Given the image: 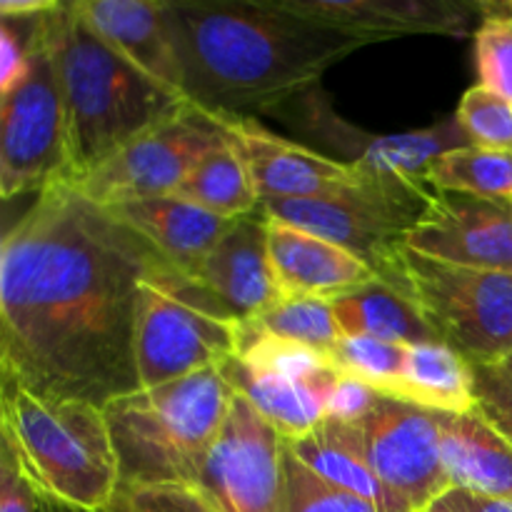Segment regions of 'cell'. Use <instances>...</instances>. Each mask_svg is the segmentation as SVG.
I'll list each match as a JSON object with an SVG mask.
<instances>
[{
    "label": "cell",
    "mask_w": 512,
    "mask_h": 512,
    "mask_svg": "<svg viewBox=\"0 0 512 512\" xmlns=\"http://www.w3.org/2000/svg\"><path fill=\"white\" fill-rule=\"evenodd\" d=\"M160 260L70 183L40 193L0 248L3 383L98 408L140 390L135 313Z\"/></svg>",
    "instance_id": "1"
},
{
    "label": "cell",
    "mask_w": 512,
    "mask_h": 512,
    "mask_svg": "<svg viewBox=\"0 0 512 512\" xmlns=\"http://www.w3.org/2000/svg\"><path fill=\"white\" fill-rule=\"evenodd\" d=\"M170 15L188 103L233 118L278 108L365 45L278 0L170 3Z\"/></svg>",
    "instance_id": "2"
},
{
    "label": "cell",
    "mask_w": 512,
    "mask_h": 512,
    "mask_svg": "<svg viewBox=\"0 0 512 512\" xmlns=\"http://www.w3.org/2000/svg\"><path fill=\"white\" fill-rule=\"evenodd\" d=\"M43 25L68 113L70 185L188 103L108 48L75 3H58Z\"/></svg>",
    "instance_id": "3"
},
{
    "label": "cell",
    "mask_w": 512,
    "mask_h": 512,
    "mask_svg": "<svg viewBox=\"0 0 512 512\" xmlns=\"http://www.w3.org/2000/svg\"><path fill=\"white\" fill-rule=\"evenodd\" d=\"M233 398V385L213 368L110 400L103 413L120 483H198Z\"/></svg>",
    "instance_id": "4"
},
{
    "label": "cell",
    "mask_w": 512,
    "mask_h": 512,
    "mask_svg": "<svg viewBox=\"0 0 512 512\" xmlns=\"http://www.w3.org/2000/svg\"><path fill=\"white\" fill-rule=\"evenodd\" d=\"M0 433L40 495L83 512H103L120 483L103 408L43 398L3 383Z\"/></svg>",
    "instance_id": "5"
},
{
    "label": "cell",
    "mask_w": 512,
    "mask_h": 512,
    "mask_svg": "<svg viewBox=\"0 0 512 512\" xmlns=\"http://www.w3.org/2000/svg\"><path fill=\"white\" fill-rule=\"evenodd\" d=\"M388 285L410 295L440 343L473 368L498 365L512 353V273L460 268L405 248Z\"/></svg>",
    "instance_id": "6"
},
{
    "label": "cell",
    "mask_w": 512,
    "mask_h": 512,
    "mask_svg": "<svg viewBox=\"0 0 512 512\" xmlns=\"http://www.w3.org/2000/svg\"><path fill=\"white\" fill-rule=\"evenodd\" d=\"M430 193L433 188L370 175L368 183L358 188L318 198L265 200L260 208L268 218L340 245L363 260L383 283H390Z\"/></svg>",
    "instance_id": "7"
},
{
    "label": "cell",
    "mask_w": 512,
    "mask_h": 512,
    "mask_svg": "<svg viewBox=\"0 0 512 512\" xmlns=\"http://www.w3.org/2000/svg\"><path fill=\"white\" fill-rule=\"evenodd\" d=\"M45 15L33 18L28 73L0 93V195L5 200L70 183L68 113L45 38Z\"/></svg>",
    "instance_id": "8"
},
{
    "label": "cell",
    "mask_w": 512,
    "mask_h": 512,
    "mask_svg": "<svg viewBox=\"0 0 512 512\" xmlns=\"http://www.w3.org/2000/svg\"><path fill=\"white\" fill-rule=\"evenodd\" d=\"M228 140L225 115L185 103L73 188L103 208L173 195L195 163Z\"/></svg>",
    "instance_id": "9"
},
{
    "label": "cell",
    "mask_w": 512,
    "mask_h": 512,
    "mask_svg": "<svg viewBox=\"0 0 512 512\" xmlns=\"http://www.w3.org/2000/svg\"><path fill=\"white\" fill-rule=\"evenodd\" d=\"M175 298L230 323H250L278 303L268 253V215L263 208L243 215L210 253L188 268L160 260L148 273Z\"/></svg>",
    "instance_id": "10"
},
{
    "label": "cell",
    "mask_w": 512,
    "mask_h": 512,
    "mask_svg": "<svg viewBox=\"0 0 512 512\" xmlns=\"http://www.w3.org/2000/svg\"><path fill=\"white\" fill-rule=\"evenodd\" d=\"M243 325L220 320L145 278L135 313L140 388H158L220 368L238 355Z\"/></svg>",
    "instance_id": "11"
},
{
    "label": "cell",
    "mask_w": 512,
    "mask_h": 512,
    "mask_svg": "<svg viewBox=\"0 0 512 512\" xmlns=\"http://www.w3.org/2000/svg\"><path fill=\"white\" fill-rule=\"evenodd\" d=\"M348 425L373 473L408 512H423L450 490L440 450V413L378 395L373 408Z\"/></svg>",
    "instance_id": "12"
},
{
    "label": "cell",
    "mask_w": 512,
    "mask_h": 512,
    "mask_svg": "<svg viewBox=\"0 0 512 512\" xmlns=\"http://www.w3.org/2000/svg\"><path fill=\"white\" fill-rule=\"evenodd\" d=\"M283 435L235 393L195 488L218 512H278Z\"/></svg>",
    "instance_id": "13"
},
{
    "label": "cell",
    "mask_w": 512,
    "mask_h": 512,
    "mask_svg": "<svg viewBox=\"0 0 512 512\" xmlns=\"http://www.w3.org/2000/svg\"><path fill=\"white\" fill-rule=\"evenodd\" d=\"M405 245L440 263L512 273V203L433 190Z\"/></svg>",
    "instance_id": "14"
},
{
    "label": "cell",
    "mask_w": 512,
    "mask_h": 512,
    "mask_svg": "<svg viewBox=\"0 0 512 512\" xmlns=\"http://www.w3.org/2000/svg\"><path fill=\"white\" fill-rule=\"evenodd\" d=\"M225 118H228L230 140L248 165L260 203L318 198V195L358 188L370 180V173H365L358 163H340L305 145L290 143L265 130L253 118H233V115Z\"/></svg>",
    "instance_id": "15"
},
{
    "label": "cell",
    "mask_w": 512,
    "mask_h": 512,
    "mask_svg": "<svg viewBox=\"0 0 512 512\" xmlns=\"http://www.w3.org/2000/svg\"><path fill=\"white\" fill-rule=\"evenodd\" d=\"M280 8L365 45L403 35H468L470 5L455 0H278Z\"/></svg>",
    "instance_id": "16"
},
{
    "label": "cell",
    "mask_w": 512,
    "mask_h": 512,
    "mask_svg": "<svg viewBox=\"0 0 512 512\" xmlns=\"http://www.w3.org/2000/svg\"><path fill=\"white\" fill-rule=\"evenodd\" d=\"M78 13L108 48L143 70L170 93L185 98L183 60L170 3L155 0H73Z\"/></svg>",
    "instance_id": "17"
},
{
    "label": "cell",
    "mask_w": 512,
    "mask_h": 512,
    "mask_svg": "<svg viewBox=\"0 0 512 512\" xmlns=\"http://www.w3.org/2000/svg\"><path fill=\"white\" fill-rule=\"evenodd\" d=\"M268 253L280 298L308 295L335 300L378 280L363 260L340 245L275 218H268Z\"/></svg>",
    "instance_id": "18"
},
{
    "label": "cell",
    "mask_w": 512,
    "mask_h": 512,
    "mask_svg": "<svg viewBox=\"0 0 512 512\" xmlns=\"http://www.w3.org/2000/svg\"><path fill=\"white\" fill-rule=\"evenodd\" d=\"M440 450L450 488L512 500V443L480 413H440Z\"/></svg>",
    "instance_id": "19"
},
{
    "label": "cell",
    "mask_w": 512,
    "mask_h": 512,
    "mask_svg": "<svg viewBox=\"0 0 512 512\" xmlns=\"http://www.w3.org/2000/svg\"><path fill=\"white\" fill-rule=\"evenodd\" d=\"M108 210L180 268H188L210 253L235 223L175 195L115 205Z\"/></svg>",
    "instance_id": "20"
},
{
    "label": "cell",
    "mask_w": 512,
    "mask_h": 512,
    "mask_svg": "<svg viewBox=\"0 0 512 512\" xmlns=\"http://www.w3.org/2000/svg\"><path fill=\"white\" fill-rule=\"evenodd\" d=\"M220 373L285 440L303 438L325 420V390L333 380L300 383L253 368L240 355L225 360Z\"/></svg>",
    "instance_id": "21"
},
{
    "label": "cell",
    "mask_w": 512,
    "mask_h": 512,
    "mask_svg": "<svg viewBox=\"0 0 512 512\" xmlns=\"http://www.w3.org/2000/svg\"><path fill=\"white\" fill-rule=\"evenodd\" d=\"M285 448L315 475L330 485L373 503L380 512H408L403 503L385 488L360 453L348 423L323 420L313 433L298 440H285Z\"/></svg>",
    "instance_id": "22"
},
{
    "label": "cell",
    "mask_w": 512,
    "mask_h": 512,
    "mask_svg": "<svg viewBox=\"0 0 512 512\" xmlns=\"http://www.w3.org/2000/svg\"><path fill=\"white\" fill-rule=\"evenodd\" d=\"M330 305L343 335H365L398 345L440 343L415 300L380 278L338 295Z\"/></svg>",
    "instance_id": "23"
},
{
    "label": "cell",
    "mask_w": 512,
    "mask_h": 512,
    "mask_svg": "<svg viewBox=\"0 0 512 512\" xmlns=\"http://www.w3.org/2000/svg\"><path fill=\"white\" fill-rule=\"evenodd\" d=\"M390 398L435 413H470L478 408L475 368L445 343L408 345L403 378Z\"/></svg>",
    "instance_id": "24"
},
{
    "label": "cell",
    "mask_w": 512,
    "mask_h": 512,
    "mask_svg": "<svg viewBox=\"0 0 512 512\" xmlns=\"http://www.w3.org/2000/svg\"><path fill=\"white\" fill-rule=\"evenodd\" d=\"M173 195L228 220H238L260 208V195L233 140L198 160Z\"/></svg>",
    "instance_id": "25"
},
{
    "label": "cell",
    "mask_w": 512,
    "mask_h": 512,
    "mask_svg": "<svg viewBox=\"0 0 512 512\" xmlns=\"http://www.w3.org/2000/svg\"><path fill=\"white\" fill-rule=\"evenodd\" d=\"M463 145H470L468 135L460 128L458 118H450L428 130L375 138L353 163L375 178H393L430 188L425 183V173L433 160Z\"/></svg>",
    "instance_id": "26"
},
{
    "label": "cell",
    "mask_w": 512,
    "mask_h": 512,
    "mask_svg": "<svg viewBox=\"0 0 512 512\" xmlns=\"http://www.w3.org/2000/svg\"><path fill=\"white\" fill-rule=\"evenodd\" d=\"M425 183L433 190H453L512 203V153L463 145L435 158L425 173Z\"/></svg>",
    "instance_id": "27"
},
{
    "label": "cell",
    "mask_w": 512,
    "mask_h": 512,
    "mask_svg": "<svg viewBox=\"0 0 512 512\" xmlns=\"http://www.w3.org/2000/svg\"><path fill=\"white\" fill-rule=\"evenodd\" d=\"M245 325L258 333L305 345L325 358H330L335 345L343 338L330 300L308 298V295H285Z\"/></svg>",
    "instance_id": "28"
},
{
    "label": "cell",
    "mask_w": 512,
    "mask_h": 512,
    "mask_svg": "<svg viewBox=\"0 0 512 512\" xmlns=\"http://www.w3.org/2000/svg\"><path fill=\"white\" fill-rule=\"evenodd\" d=\"M408 345L385 343L365 335H343L330 353V365L373 388L380 395H393L403 378Z\"/></svg>",
    "instance_id": "29"
},
{
    "label": "cell",
    "mask_w": 512,
    "mask_h": 512,
    "mask_svg": "<svg viewBox=\"0 0 512 512\" xmlns=\"http://www.w3.org/2000/svg\"><path fill=\"white\" fill-rule=\"evenodd\" d=\"M238 355L253 368L283 375V378L290 380H300V383H330L333 375L338 373L325 355L315 353L305 345H295L288 343V340L273 338V335L258 333L248 325H243Z\"/></svg>",
    "instance_id": "30"
},
{
    "label": "cell",
    "mask_w": 512,
    "mask_h": 512,
    "mask_svg": "<svg viewBox=\"0 0 512 512\" xmlns=\"http://www.w3.org/2000/svg\"><path fill=\"white\" fill-rule=\"evenodd\" d=\"M278 512H380L373 503L340 490L300 463L283 443V485Z\"/></svg>",
    "instance_id": "31"
},
{
    "label": "cell",
    "mask_w": 512,
    "mask_h": 512,
    "mask_svg": "<svg viewBox=\"0 0 512 512\" xmlns=\"http://www.w3.org/2000/svg\"><path fill=\"white\" fill-rule=\"evenodd\" d=\"M483 23L475 30V68L483 88L512 103V13L503 3H480Z\"/></svg>",
    "instance_id": "32"
},
{
    "label": "cell",
    "mask_w": 512,
    "mask_h": 512,
    "mask_svg": "<svg viewBox=\"0 0 512 512\" xmlns=\"http://www.w3.org/2000/svg\"><path fill=\"white\" fill-rule=\"evenodd\" d=\"M455 118L470 145L512 153V103L503 95L475 85L460 98Z\"/></svg>",
    "instance_id": "33"
},
{
    "label": "cell",
    "mask_w": 512,
    "mask_h": 512,
    "mask_svg": "<svg viewBox=\"0 0 512 512\" xmlns=\"http://www.w3.org/2000/svg\"><path fill=\"white\" fill-rule=\"evenodd\" d=\"M103 512H218L195 485L118 483L113 500Z\"/></svg>",
    "instance_id": "34"
},
{
    "label": "cell",
    "mask_w": 512,
    "mask_h": 512,
    "mask_svg": "<svg viewBox=\"0 0 512 512\" xmlns=\"http://www.w3.org/2000/svg\"><path fill=\"white\" fill-rule=\"evenodd\" d=\"M30 30L33 18H0V93H8L28 73Z\"/></svg>",
    "instance_id": "35"
},
{
    "label": "cell",
    "mask_w": 512,
    "mask_h": 512,
    "mask_svg": "<svg viewBox=\"0 0 512 512\" xmlns=\"http://www.w3.org/2000/svg\"><path fill=\"white\" fill-rule=\"evenodd\" d=\"M380 393L360 383L358 378L348 373H335L333 383L325 390V420H338V423H355L363 418Z\"/></svg>",
    "instance_id": "36"
},
{
    "label": "cell",
    "mask_w": 512,
    "mask_h": 512,
    "mask_svg": "<svg viewBox=\"0 0 512 512\" xmlns=\"http://www.w3.org/2000/svg\"><path fill=\"white\" fill-rule=\"evenodd\" d=\"M0 512H38V490L20 470L10 445H0Z\"/></svg>",
    "instance_id": "37"
},
{
    "label": "cell",
    "mask_w": 512,
    "mask_h": 512,
    "mask_svg": "<svg viewBox=\"0 0 512 512\" xmlns=\"http://www.w3.org/2000/svg\"><path fill=\"white\" fill-rule=\"evenodd\" d=\"M475 398L480 413L512 443V390L493 383L475 370Z\"/></svg>",
    "instance_id": "38"
},
{
    "label": "cell",
    "mask_w": 512,
    "mask_h": 512,
    "mask_svg": "<svg viewBox=\"0 0 512 512\" xmlns=\"http://www.w3.org/2000/svg\"><path fill=\"white\" fill-rule=\"evenodd\" d=\"M423 512H512V500L493 495L473 493V490L450 488L435 498Z\"/></svg>",
    "instance_id": "39"
},
{
    "label": "cell",
    "mask_w": 512,
    "mask_h": 512,
    "mask_svg": "<svg viewBox=\"0 0 512 512\" xmlns=\"http://www.w3.org/2000/svg\"><path fill=\"white\" fill-rule=\"evenodd\" d=\"M58 0H0V18H35L50 13Z\"/></svg>",
    "instance_id": "40"
},
{
    "label": "cell",
    "mask_w": 512,
    "mask_h": 512,
    "mask_svg": "<svg viewBox=\"0 0 512 512\" xmlns=\"http://www.w3.org/2000/svg\"><path fill=\"white\" fill-rule=\"evenodd\" d=\"M475 370H478V373H483L485 378L493 380V383L512 390V353L505 360H500L498 365H488V368H475Z\"/></svg>",
    "instance_id": "41"
},
{
    "label": "cell",
    "mask_w": 512,
    "mask_h": 512,
    "mask_svg": "<svg viewBox=\"0 0 512 512\" xmlns=\"http://www.w3.org/2000/svg\"><path fill=\"white\" fill-rule=\"evenodd\" d=\"M38 512H68V508L63 503H58V500L38 493Z\"/></svg>",
    "instance_id": "42"
},
{
    "label": "cell",
    "mask_w": 512,
    "mask_h": 512,
    "mask_svg": "<svg viewBox=\"0 0 512 512\" xmlns=\"http://www.w3.org/2000/svg\"><path fill=\"white\" fill-rule=\"evenodd\" d=\"M503 5H505V8H508V10H510V13H512V0H505V3H503Z\"/></svg>",
    "instance_id": "43"
},
{
    "label": "cell",
    "mask_w": 512,
    "mask_h": 512,
    "mask_svg": "<svg viewBox=\"0 0 512 512\" xmlns=\"http://www.w3.org/2000/svg\"><path fill=\"white\" fill-rule=\"evenodd\" d=\"M65 508H68V505H65ZM68 512H83V510H75V508H68Z\"/></svg>",
    "instance_id": "44"
}]
</instances>
